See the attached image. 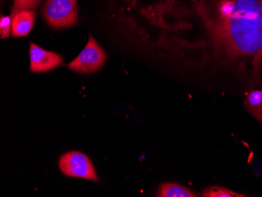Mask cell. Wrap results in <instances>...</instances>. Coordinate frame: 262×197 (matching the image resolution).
I'll list each match as a JSON object with an SVG mask.
<instances>
[{"instance_id":"obj_7","label":"cell","mask_w":262,"mask_h":197,"mask_svg":"<svg viewBox=\"0 0 262 197\" xmlns=\"http://www.w3.org/2000/svg\"><path fill=\"white\" fill-rule=\"evenodd\" d=\"M244 106L262 124V90H254L249 93Z\"/></svg>"},{"instance_id":"obj_1","label":"cell","mask_w":262,"mask_h":197,"mask_svg":"<svg viewBox=\"0 0 262 197\" xmlns=\"http://www.w3.org/2000/svg\"><path fill=\"white\" fill-rule=\"evenodd\" d=\"M247 0H190L188 17L199 26L201 38L194 50L206 49V56L229 65L239 20Z\"/></svg>"},{"instance_id":"obj_2","label":"cell","mask_w":262,"mask_h":197,"mask_svg":"<svg viewBox=\"0 0 262 197\" xmlns=\"http://www.w3.org/2000/svg\"><path fill=\"white\" fill-rule=\"evenodd\" d=\"M42 14L47 24L55 29H66L77 22V0H47Z\"/></svg>"},{"instance_id":"obj_5","label":"cell","mask_w":262,"mask_h":197,"mask_svg":"<svg viewBox=\"0 0 262 197\" xmlns=\"http://www.w3.org/2000/svg\"><path fill=\"white\" fill-rule=\"evenodd\" d=\"M30 71L44 73L51 71L62 64V57L51 51H46L36 44L31 42L29 49Z\"/></svg>"},{"instance_id":"obj_9","label":"cell","mask_w":262,"mask_h":197,"mask_svg":"<svg viewBox=\"0 0 262 197\" xmlns=\"http://www.w3.org/2000/svg\"><path fill=\"white\" fill-rule=\"evenodd\" d=\"M204 197H243L247 195L237 193L234 191L221 186H210L206 188L203 192Z\"/></svg>"},{"instance_id":"obj_3","label":"cell","mask_w":262,"mask_h":197,"mask_svg":"<svg viewBox=\"0 0 262 197\" xmlns=\"http://www.w3.org/2000/svg\"><path fill=\"white\" fill-rule=\"evenodd\" d=\"M107 59L104 50L98 45L91 35L84 49L81 51L76 59L68 64L72 71L81 74H90L98 71Z\"/></svg>"},{"instance_id":"obj_10","label":"cell","mask_w":262,"mask_h":197,"mask_svg":"<svg viewBox=\"0 0 262 197\" xmlns=\"http://www.w3.org/2000/svg\"><path fill=\"white\" fill-rule=\"evenodd\" d=\"M0 32L1 38L6 39L9 37L12 32V20L10 16H3L0 20Z\"/></svg>"},{"instance_id":"obj_6","label":"cell","mask_w":262,"mask_h":197,"mask_svg":"<svg viewBox=\"0 0 262 197\" xmlns=\"http://www.w3.org/2000/svg\"><path fill=\"white\" fill-rule=\"evenodd\" d=\"M12 36L14 37H23L31 32L35 23V10L29 9L13 8L11 12Z\"/></svg>"},{"instance_id":"obj_4","label":"cell","mask_w":262,"mask_h":197,"mask_svg":"<svg viewBox=\"0 0 262 197\" xmlns=\"http://www.w3.org/2000/svg\"><path fill=\"white\" fill-rule=\"evenodd\" d=\"M58 165L61 172L69 177L99 182L94 164L89 157L82 152L77 151L66 152L59 160Z\"/></svg>"},{"instance_id":"obj_8","label":"cell","mask_w":262,"mask_h":197,"mask_svg":"<svg viewBox=\"0 0 262 197\" xmlns=\"http://www.w3.org/2000/svg\"><path fill=\"white\" fill-rule=\"evenodd\" d=\"M157 196L195 197L197 195L183 185L175 183H164L159 188Z\"/></svg>"},{"instance_id":"obj_11","label":"cell","mask_w":262,"mask_h":197,"mask_svg":"<svg viewBox=\"0 0 262 197\" xmlns=\"http://www.w3.org/2000/svg\"><path fill=\"white\" fill-rule=\"evenodd\" d=\"M42 0H14V7L35 10L39 7Z\"/></svg>"}]
</instances>
